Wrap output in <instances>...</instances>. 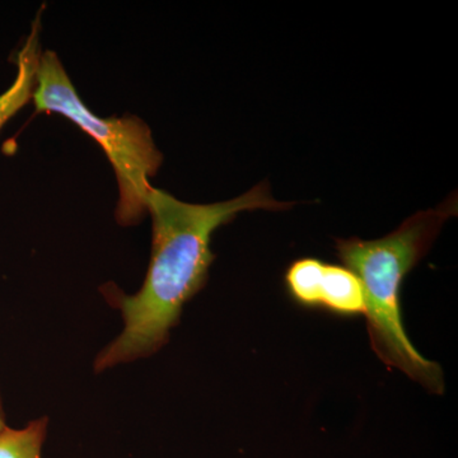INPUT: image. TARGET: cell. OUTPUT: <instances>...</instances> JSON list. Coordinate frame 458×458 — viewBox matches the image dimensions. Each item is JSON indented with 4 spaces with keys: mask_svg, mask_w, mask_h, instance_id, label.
<instances>
[{
    "mask_svg": "<svg viewBox=\"0 0 458 458\" xmlns=\"http://www.w3.org/2000/svg\"><path fill=\"white\" fill-rule=\"evenodd\" d=\"M285 284L292 297L303 306L324 307L340 315L366 312L363 286L348 267L313 258L301 259L286 271Z\"/></svg>",
    "mask_w": 458,
    "mask_h": 458,
    "instance_id": "cell-4",
    "label": "cell"
},
{
    "mask_svg": "<svg viewBox=\"0 0 458 458\" xmlns=\"http://www.w3.org/2000/svg\"><path fill=\"white\" fill-rule=\"evenodd\" d=\"M47 418L30 421L26 427L0 429V458H41L47 439Z\"/></svg>",
    "mask_w": 458,
    "mask_h": 458,
    "instance_id": "cell-6",
    "label": "cell"
},
{
    "mask_svg": "<svg viewBox=\"0 0 458 458\" xmlns=\"http://www.w3.org/2000/svg\"><path fill=\"white\" fill-rule=\"evenodd\" d=\"M38 113H55L77 123L98 141L113 165L119 183L116 219L132 225L147 213L150 179L164 156L157 149L152 131L140 117H99L92 113L54 51L41 53L32 96Z\"/></svg>",
    "mask_w": 458,
    "mask_h": 458,
    "instance_id": "cell-3",
    "label": "cell"
},
{
    "mask_svg": "<svg viewBox=\"0 0 458 458\" xmlns=\"http://www.w3.org/2000/svg\"><path fill=\"white\" fill-rule=\"evenodd\" d=\"M7 426V417H5L4 401H3L2 390H0V429Z\"/></svg>",
    "mask_w": 458,
    "mask_h": 458,
    "instance_id": "cell-7",
    "label": "cell"
},
{
    "mask_svg": "<svg viewBox=\"0 0 458 458\" xmlns=\"http://www.w3.org/2000/svg\"><path fill=\"white\" fill-rule=\"evenodd\" d=\"M295 203L274 199L267 181L228 201L190 204L164 190L150 189L147 212L152 216V255L143 286L134 295L111 292L122 311V334L98 352L96 372L150 357L168 343L183 306L207 284L216 259L214 232L252 210H288Z\"/></svg>",
    "mask_w": 458,
    "mask_h": 458,
    "instance_id": "cell-1",
    "label": "cell"
},
{
    "mask_svg": "<svg viewBox=\"0 0 458 458\" xmlns=\"http://www.w3.org/2000/svg\"><path fill=\"white\" fill-rule=\"evenodd\" d=\"M457 216L456 194L434 209L421 210L384 238L336 240L340 260L360 278L366 302L370 346L390 369H400L436 394L445 393L439 364L414 348L403 328L400 289L410 270L426 256L451 216Z\"/></svg>",
    "mask_w": 458,
    "mask_h": 458,
    "instance_id": "cell-2",
    "label": "cell"
},
{
    "mask_svg": "<svg viewBox=\"0 0 458 458\" xmlns=\"http://www.w3.org/2000/svg\"><path fill=\"white\" fill-rule=\"evenodd\" d=\"M38 31H40V16L36 17L31 33L23 44L22 49L18 53L16 81L0 95V131L21 108L25 107L32 99L41 56Z\"/></svg>",
    "mask_w": 458,
    "mask_h": 458,
    "instance_id": "cell-5",
    "label": "cell"
}]
</instances>
